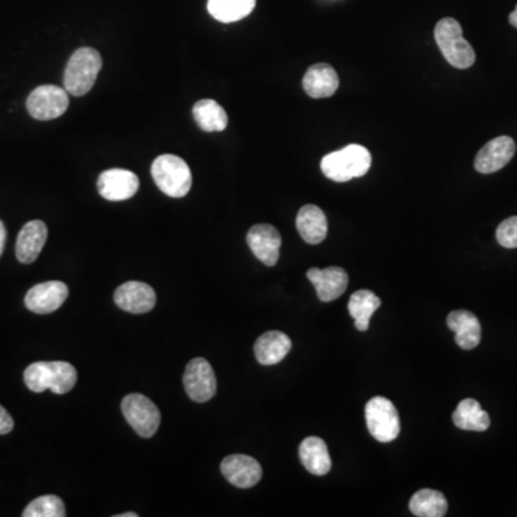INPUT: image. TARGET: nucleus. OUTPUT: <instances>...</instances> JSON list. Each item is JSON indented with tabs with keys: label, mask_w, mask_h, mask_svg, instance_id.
<instances>
[{
	"label": "nucleus",
	"mask_w": 517,
	"mask_h": 517,
	"mask_svg": "<svg viewBox=\"0 0 517 517\" xmlns=\"http://www.w3.org/2000/svg\"><path fill=\"white\" fill-rule=\"evenodd\" d=\"M23 381L33 393H44L51 390L54 394L63 395L77 386V369L65 360H47L35 362L23 372Z\"/></svg>",
	"instance_id": "nucleus-1"
},
{
	"label": "nucleus",
	"mask_w": 517,
	"mask_h": 517,
	"mask_svg": "<svg viewBox=\"0 0 517 517\" xmlns=\"http://www.w3.org/2000/svg\"><path fill=\"white\" fill-rule=\"evenodd\" d=\"M371 163L372 157L369 149L358 144H351L325 156L321 161V170L332 182H345L367 174L371 168Z\"/></svg>",
	"instance_id": "nucleus-2"
},
{
	"label": "nucleus",
	"mask_w": 517,
	"mask_h": 517,
	"mask_svg": "<svg viewBox=\"0 0 517 517\" xmlns=\"http://www.w3.org/2000/svg\"><path fill=\"white\" fill-rule=\"evenodd\" d=\"M102 68V58L94 47H80L73 52L64 75V88L73 97L91 91Z\"/></svg>",
	"instance_id": "nucleus-3"
},
{
	"label": "nucleus",
	"mask_w": 517,
	"mask_h": 517,
	"mask_svg": "<svg viewBox=\"0 0 517 517\" xmlns=\"http://www.w3.org/2000/svg\"><path fill=\"white\" fill-rule=\"evenodd\" d=\"M434 38L445 61L454 68L467 70L476 63L473 47L462 37V25L455 19H441L434 30Z\"/></svg>",
	"instance_id": "nucleus-4"
},
{
	"label": "nucleus",
	"mask_w": 517,
	"mask_h": 517,
	"mask_svg": "<svg viewBox=\"0 0 517 517\" xmlns=\"http://www.w3.org/2000/svg\"><path fill=\"white\" fill-rule=\"evenodd\" d=\"M151 175L158 189L173 199H182L191 189V172L186 161L174 154H163L154 160Z\"/></svg>",
	"instance_id": "nucleus-5"
},
{
	"label": "nucleus",
	"mask_w": 517,
	"mask_h": 517,
	"mask_svg": "<svg viewBox=\"0 0 517 517\" xmlns=\"http://www.w3.org/2000/svg\"><path fill=\"white\" fill-rule=\"evenodd\" d=\"M365 420L372 437L379 443H391L400 434V416L388 398H371L365 407Z\"/></svg>",
	"instance_id": "nucleus-6"
},
{
	"label": "nucleus",
	"mask_w": 517,
	"mask_h": 517,
	"mask_svg": "<svg viewBox=\"0 0 517 517\" xmlns=\"http://www.w3.org/2000/svg\"><path fill=\"white\" fill-rule=\"evenodd\" d=\"M128 424L144 438L153 437L161 423L160 410L142 394H130L121 403Z\"/></svg>",
	"instance_id": "nucleus-7"
},
{
	"label": "nucleus",
	"mask_w": 517,
	"mask_h": 517,
	"mask_svg": "<svg viewBox=\"0 0 517 517\" xmlns=\"http://www.w3.org/2000/svg\"><path fill=\"white\" fill-rule=\"evenodd\" d=\"M70 106V97L65 88L56 85H40L26 99V110L38 121H51L61 117Z\"/></svg>",
	"instance_id": "nucleus-8"
},
{
	"label": "nucleus",
	"mask_w": 517,
	"mask_h": 517,
	"mask_svg": "<svg viewBox=\"0 0 517 517\" xmlns=\"http://www.w3.org/2000/svg\"><path fill=\"white\" fill-rule=\"evenodd\" d=\"M182 384L187 395L196 403H206L215 397L217 379L212 365L204 358H194L187 364Z\"/></svg>",
	"instance_id": "nucleus-9"
},
{
	"label": "nucleus",
	"mask_w": 517,
	"mask_h": 517,
	"mask_svg": "<svg viewBox=\"0 0 517 517\" xmlns=\"http://www.w3.org/2000/svg\"><path fill=\"white\" fill-rule=\"evenodd\" d=\"M70 289L64 282L49 281L35 284L25 296V305L30 312L47 315L55 312L65 303Z\"/></svg>",
	"instance_id": "nucleus-10"
},
{
	"label": "nucleus",
	"mask_w": 517,
	"mask_h": 517,
	"mask_svg": "<svg viewBox=\"0 0 517 517\" xmlns=\"http://www.w3.org/2000/svg\"><path fill=\"white\" fill-rule=\"evenodd\" d=\"M98 193L108 201H124L131 199L140 189V180L134 173L123 168H113L98 177Z\"/></svg>",
	"instance_id": "nucleus-11"
},
{
	"label": "nucleus",
	"mask_w": 517,
	"mask_h": 517,
	"mask_svg": "<svg viewBox=\"0 0 517 517\" xmlns=\"http://www.w3.org/2000/svg\"><path fill=\"white\" fill-rule=\"evenodd\" d=\"M114 301L125 312L141 315L153 310L157 296L149 284L131 281L118 286L114 293Z\"/></svg>",
	"instance_id": "nucleus-12"
},
{
	"label": "nucleus",
	"mask_w": 517,
	"mask_h": 517,
	"mask_svg": "<svg viewBox=\"0 0 517 517\" xmlns=\"http://www.w3.org/2000/svg\"><path fill=\"white\" fill-rule=\"evenodd\" d=\"M516 153V144L513 140L506 135L497 137V139L488 141L483 148L479 151L474 160V167L481 174H492L499 172L503 167L509 165Z\"/></svg>",
	"instance_id": "nucleus-13"
},
{
	"label": "nucleus",
	"mask_w": 517,
	"mask_h": 517,
	"mask_svg": "<svg viewBox=\"0 0 517 517\" xmlns=\"http://www.w3.org/2000/svg\"><path fill=\"white\" fill-rule=\"evenodd\" d=\"M223 476L239 488H250L262 479V466L250 455L233 454L223 460L220 466Z\"/></svg>",
	"instance_id": "nucleus-14"
},
{
	"label": "nucleus",
	"mask_w": 517,
	"mask_h": 517,
	"mask_svg": "<svg viewBox=\"0 0 517 517\" xmlns=\"http://www.w3.org/2000/svg\"><path fill=\"white\" fill-rule=\"evenodd\" d=\"M248 244L253 255L267 267H275L279 260L282 236L276 227L270 225H256L249 230Z\"/></svg>",
	"instance_id": "nucleus-15"
},
{
	"label": "nucleus",
	"mask_w": 517,
	"mask_h": 517,
	"mask_svg": "<svg viewBox=\"0 0 517 517\" xmlns=\"http://www.w3.org/2000/svg\"><path fill=\"white\" fill-rule=\"evenodd\" d=\"M306 276L314 284L318 298L322 302L335 301L345 293L348 288V275L343 267H332L326 269L310 267Z\"/></svg>",
	"instance_id": "nucleus-16"
},
{
	"label": "nucleus",
	"mask_w": 517,
	"mask_h": 517,
	"mask_svg": "<svg viewBox=\"0 0 517 517\" xmlns=\"http://www.w3.org/2000/svg\"><path fill=\"white\" fill-rule=\"evenodd\" d=\"M47 239V227L40 220L26 223L19 232L16 241V258L19 262L30 265L35 262L44 249Z\"/></svg>",
	"instance_id": "nucleus-17"
},
{
	"label": "nucleus",
	"mask_w": 517,
	"mask_h": 517,
	"mask_svg": "<svg viewBox=\"0 0 517 517\" xmlns=\"http://www.w3.org/2000/svg\"><path fill=\"white\" fill-rule=\"evenodd\" d=\"M302 85L310 98H329L338 91V73L328 64H315L306 71Z\"/></svg>",
	"instance_id": "nucleus-18"
},
{
	"label": "nucleus",
	"mask_w": 517,
	"mask_h": 517,
	"mask_svg": "<svg viewBox=\"0 0 517 517\" xmlns=\"http://www.w3.org/2000/svg\"><path fill=\"white\" fill-rule=\"evenodd\" d=\"M448 328L455 334V343L462 350H474L481 341V325L469 310H454L447 317Z\"/></svg>",
	"instance_id": "nucleus-19"
},
{
	"label": "nucleus",
	"mask_w": 517,
	"mask_h": 517,
	"mask_svg": "<svg viewBox=\"0 0 517 517\" xmlns=\"http://www.w3.org/2000/svg\"><path fill=\"white\" fill-rule=\"evenodd\" d=\"M296 229L306 243L319 244L328 234V220L318 206L306 204L296 216Z\"/></svg>",
	"instance_id": "nucleus-20"
},
{
	"label": "nucleus",
	"mask_w": 517,
	"mask_h": 517,
	"mask_svg": "<svg viewBox=\"0 0 517 517\" xmlns=\"http://www.w3.org/2000/svg\"><path fill=\"white\" fill-rule=\"evenodd\" d=\"M292 348V341L281 331H269L258 336L255 343V357L258 364H279Z\"/></svg>",
	"instance_id": "nucleus-21"
},
{
	"label": "nucleus",
	"mask_w": 517,
	"mask_h": 517,
	"mask_svg": "<svg viewBox=\"0 0 517 517\" xmlns=\"http://www.w3.org/2000/svg\"><path fill=\"white\" fill-rule=\"evenodd\" d=\"M299 457L306 470L314 476H325L331 470L332 462L328 445L322 438H305L299 447Z\"/></svg>",
	"instance_id": "nucleus-22"
},
{
	"label": "nucleus",
	"mask_w": 517,
	"mask_h": 517,
	"mask_svg": "<svg viewBox=\"0 0 517 517\" xmlns=\"http://www.w3.org/2000/svg\"><path fill=\"white\" fill-rule=\"evenodd\" d=\"M453 423L460 430L486 431L490 427V417L473 398L462 400L453 412Z\"/></svg>",
	"instance_id": "nucleus-23"
},
{
	"label": "nucleus",
	"mask_w": 517,
	"mask_h": 517,
	"mask_svg": "<svg viewBox=\"0 0 517 517\" xmlns=\"http://www.w3.org/2000/svg\"><path fill=\"white\" fill-rule=\"evenodd\" d=\"M193 117L196 124L206 132L223 131L229 124L226 111L219 102L213 99H201L193 106Z\"/></svg>",
	"instance_id": "nucleus-24"
},
{
	"label": "nucleus",
	"mask_w": 517,
	"mask_h": 517,
	"mask_svg": "<svg viewBox=\"0 0 517 517\" xmlns=\"http://www.w3.org/2000/svg\"><path fill=\"white\" fill-rule=\"evenodd\" d=\"M381 306V299L371 291H358L352 293L348 302V312L355 321L358 331H369L372 315Z\"/></svg>",
	"instance_id": "nucleus-25"
},
{
	"label": "nucleus",
	"mask_w": 517,
	"mask_h": 517,
	"mask_svg": "<svg viewBox=\"0 0 517 517\" xmlns=\"http://www.w3.org/2000/svg\"><path fill=\"white\" fill-rule=\"evenodd\" d=\"M410 510L414 516L443 517L447 513L448 503L445 496L437 490L423 488L412 496Z\"/></svg>",
	"instance_id": "nucleus-26"
},
{
	"label": "nucleus",
	"mask_w": 517,
	"mask_h": 517,
	"mask_svg": "<svg viewBox=\"0 0 517 517\" xmlns=\"http://www.w3.org/2000/svg\"><path fill=\"white\" fill-rule=\"evenodd\" d=\"M256 0H208V9L213 18L223 23H232L250 15Z\"/></svg>",
	"instance_id": "nucleus-27"
},
{
	"label": "nucleus",
	"mask_w": 517,
	"mask_h": 517,
	"mask_svg": "<svg viewBox=\"0 0 517 517\" xmlns=\"http://www.w3.org/2000/svg\"><path fill=\"white\" fill-rule=\"evenodd\" d=\"M23 517H65L66 509L63 500L58 496H40L28 504Z\"/></svg>",
	"instance_id": "nucleus-28"
},
{
	"label": "nucleus",
	"mask_w": 517,
	"mask_h": 517,
	"mask_svg": "<svg viewBox=\"0 0 517 517\" xmlns=\"http://www.w3.org/2000/svg\"><path fill=\"white\" fill-rule=\"evenodd\" d=\"M496 239L502 244L503 248H517V216L500 223L499 227L496 230Z\"/></svg>",
	"instance_id": "nucleus-29"
},
{
	"label": "nucleus",
	"mask_w": 517,
	"mask_h": 517,
	"mask_svg": "<svg viewBox=\"0 0 517 517\" xmlns=\"http://www.w3.org/2000/svg\"><path fill=\"white\" fill-rule=\"evenodd\" d=\"M13 426L15 424H13L11 414L0 405V436L11 433L13 430Z\"/></svg>",
	"instance_id": "nucleus-30"
},
{
	"label": "nucleus",
	"mask_w": 517,
	"mask_h": 517,
	"mask_svg": "<svg viewBox=\"0 0 517 517\" xmlns=\"http://www.w3.org/2000/svg\"><path fill=\"white\" fill-rule=\"evenodd\" d=\"M6 227H4V222L0 220V256L4 255V244H6Z\"/></svg>",
	"instance_id": "nucleus-31"
},
{
	"label": "nucleus",
	"mask_w": 517,
	"mask_h": 517,
	"mask_svg": "<svg viewBox=\"0 0 517 517\" xmlns=\"http://www.w3.org/2000/svg\"><path fill=\"white\" fill-rule=\"evenodd\" d=\"M509 22H510V25L514 26V28H516V30H517V4H516V9H514V11L512 12V13H510Z\"/></svg>",
	"instance_id": "nucleus-32"
},
{
	"label": "nucleus",
	"mask_w": 517,
	"mask_h": 517,
	"mask_svg": "<svg viewBox=\"0 0 517 517\" xmlns=\"http://www.w3.org/2000/svg\"><path fill=\"white\" fill-rule=\"evenodd\" d=\"M115 517H139V514L137 513H123V514H117V516Z\"/></svg>",
	"instance_id": "nucleus-33"
}]
</instances>
